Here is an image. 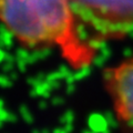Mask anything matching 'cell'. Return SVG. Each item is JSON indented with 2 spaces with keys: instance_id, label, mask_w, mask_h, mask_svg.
Instances as JSON below:
<instances>
[{
  "instance_id": "7a4b0ae2",
  "label": "cell",
  "mask_w": 133,
  "mask_h": 133,
  "mask_svg": "<svg viewBox=\"0 0 133 133\" xmlns=\"http://www.w3.org/2000/svg\"><path fill=\"white\" fill-rule=\"evenodd\" d=\"M79 30L87 42L123 40L133 31V0H69Z\"/></svg>"
},
{
  "instance_id": "3957f363",
  "label": "cell",
  "mask_w": 133,
  "mask_h": 133,
  "mask_svg": "<svg viewBox=\"0 0 133 133\" xmlns=\"http://www.w3.org/2000/svg\"><path fill=\"white\" fill-rule=\"evenodd\" d=\"M103 88L121 133H133V56L103 70Z\"/></svg>"
},
{
  "instance_id": "6da1fadb",
  "label": "cell",
  "mask_w": 133,
  "mask_h": 133,
  "mask_svg": "<svg viewBox=\"0 0 133 133\" xmlns=\"http://www.w3.org/2000/svg\"><path fill=\"white\" fill-rule=\"evenodd\" d=\"M0 22L20 45L56 50L73 70L91 66L98 48L79 30L69 0H0Z\"/></svg>"
}]
</instances>
